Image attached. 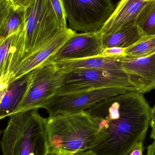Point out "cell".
Masks as SVG:
<instances>
[{
    "label": "cell",
    "mask_w": 155,
    "mask_h": 155,
    "mask_svg": "<svg viewBox=\"0 0 155 155\" xmlns=\"http://www.w3.org/2000/svg\"><path fill=\"white\" fill-rule=\"evenodd\" d=\"M86 111L98 125L90 150L98 155H128L137 143L144 141L152 116V108L136 91L108 97Z\"/></svg>",
    "instance_id": "obj_1"
},
{
    "label": "cell",
    "mask_w": 155,
    "mask_h": 155,
    "mask_svg": "<svg viewBox=\"0 0 155 155\" xmlns=\"http://www.w3.org/2000/svg\"><path fill=\"white\" fill-rule=\"evenodd\" d=\"M47 119L49 152L74 155L90 150L94 145L98 125L86 111L56 115Z\"/></svg>",
    "instance_id": "obj_2"
},
{
    "label": "cell",
    "mask_w": 155,
    "mask_h": 155,
    "mask_svg": "<svg viewBox=\"0 0 155 155\" xmlns=\"http://www.w3.org/2000/svg\"><path fill=\"white\" fill-rule=\"evenodd\" d=\"M1 142L3 155H47L49 152L47 118L38 109L10 117Z\"/></svg>",
    "instance_id": "obj_3"
},
{
    "label": "cell",
    "mask_w": 155,
    "mask_h": 155,
    "mask_svg": "<svg viewBox=\"0 0 155 155\" xmlns=\"http://www.w3.org/2000/svg\"><path fill=\"white\" fill-rule=\"evenodd\" d=\"M105 88L136 91L124 70H81L63 71L61 83L56 95Z\"/></svg>",
    "instance_id": "obj_4"
},
{
    "label": "cell",
    "mask_w": 155,
    "mask_h": 155,
    "mask_svg": "<svg viewBox=\"0 0 155 155\" xmlns=\"http://www.w3.org/2000/svg\"><path fill=\"white\" fill-rule=\"evenodd\" d=\"M62 29L50 0H33L25 8L24 59L52 39Z\"/></svg>",
    "instance_id": "obj_5"
},
{
    "label": "cell",
    "mask_w": 155,
    "mask_h": 155,
    "mask_svg": "<svg viewBox=\"0 0 155 155\" xmlns=\"http://www.w3.org/2000/svg\"><path fill=\"white\" fill-rule=\"evenodd\" d=\"M69 27L74 31H100L114 11L113 0H61Z\"/></svg>",
    "instance_id": "obj_6"
},
{
    "label": "cell",
    "mask_w": 155,
    "mask_h": 155,
    "mask_svg": "<svg viewBox=\"0 0 155 155\" xmlns=\"http://www.w3.org/2000/svg\"><path fill=\"white\" fill-rule=\"evenodd\" d=\"M30 73L28 88L13 115L23 111L43 108L57 95L61 86L63 71L52 62L47 61Z\"/></svg>",
    "instance_id": "obj_7"
},
{
    "label": "cell",
    "mask_w": 155,
    "mask_h": 155,
    "mask_svg": "<svg viewBox=\"0 0 155 155\" xmlns=\"http://www.w3.org/2000/svg\"><path fill=\"white\" fill-rule=\"evenodd\" d=\"M127 92L119 88H105L84 91L70 94L56 95L46 103L49 117L58 114H73L86 111L103 100Z\"/></svg>",
    "instance_id": "obj_8"
},
{
    "label": "cell",
    "mask_w": 155,
    "mask_h": 155,
    "mask_svg": "<svg viewBox=\"0 0 155 155\" xmlns=\"http://www.w3.org/2000/svg\"><path fill=\"white\" fill-rule=\"evenodd\" d=\"M98 32L75 33L48 61L78 60L100 56L104 51Z\"/></svg>",
    "instance_id": "obj_9"
},
{
    "label": "cell",
    "mask_w": 155,
    "mask_h": 155,
    "mask_svg": "<svg viewBox=\"0 0 155 155\" xmlns=\"http://www.w3.org/2000/svg\"><path fill=\"white\" fill-rule=\"evenodd\" d=\"M76 31L66 27L38 50L25 57L14 70L10 83L46 63Z\"/></svg>",
    "instance_id": "obj_10"
},
{
    "label": "cell",
    "mask_w": 155,
    "mask_h": 155,
    "mask_svg": "<svg viewBox=\"0 0 155 155\" xmlns=\"http://www.w3.org/2000/svg\"><path fill=\"white\" fill-rule=\"evenodd\" d=\"M122 67L136 91L143 94L155 88V54L142 57H119Z\"/></svg>",
    "instance_id": "obj_11"
},
{
    "label": "cell",
    "mask_w": 155,
    "mask_h": 155,
    "mask_svg": "<svg viewBox=\"0 0 155 155\" xmlns=\"http://www.w3.org/2000/svg\"><path fill=\"white\" fill-rule=\"evenodd\" d=\"M25 54V25L20 31L0 41V76L12 74Z\"/></svg>",
    "instance_id": "obj_12"
},
{
    "label": "cell",
    "mask_w": 155,
    "mask_h": 155,
    "mask_svg": "<svg viewBox=\"0 0 155 155\" xmlns=\"http://www.w3.org/2000/svg\"><path fill=\"white\" fill-rule=\"evenodd\" d=\"M147 2L144 0H120L108 21L98 33L101 36L116 31L136 19Z\"/></svg>",
    "instance_id": "obj_13"
},
{
    "label": "cell",
    "mask_w": 155,
    "mask_h": 155,
    "mask_svg": "<svg viewBox=\"0 0 155 155\" xmlns=\"http://www.w3.org/2000/svg\"><path fill=\"white\" fill-rule=\"evenodd\" d=\"M50 62V61H49ZM62 71L81 70H123L119 58L97 56L91 58L52 62Z\"/></svg>",
    "instance_id": "obj_14"
},
{
    "label": "cell",
    "mask_w": 155,
    "mask_h": 155,
    "mask_svg": "<svg viewBox=\"0 0 155 155\" xmlns=\"http://www.w3.org/2000/svg\"><path fill=\"white\" fill-rule=\"evenodd\" d=\"M30 79V72L9 83L0 104V120L13 114L24 96Z\"/></svg>",
    "instance_id": "obj_15"
},
{
    "label": "cell",
    "mask_w": 155,
    "mask_h": 155,
    "mask_svg": "<svg viewBox=\"0 0 155 155\" xmlns=\"http://www.w3.org/2000/svg\"><path fill=\"white\" fill-rule=\"evenodd\" d=\"M144 36L143 32L134 22L127 25L113 33L102 36L104 49L117 47L128 48Z\"/></svg>",
    "instance_id": "obj_16"
},
{
    "label": "cell",
    "mask_w": 155,
    "mask_h": 155,
    "mask_svg": "<svg viewBox=\"0 0 155 155\" xmlns=\"http://www.w3.org/2000/svg\"><path fill=\"white\" fill-rule=\"evenodd\" d=\"M25 25V8L14 6L0 28V41L17 32Z\"/></svg>",
    "instance_id": "obj_17"
},
{
    "label": "cell",
    "mask_w": 155,
    "mask_h": 155,
    "mask_svg": "<svg viewBox=\"0 0 155 155\" xmlns=\"http://www.w3.org/2000/svg\"><path fill=\"white\" fill-rule=\"evenodd\" d=\"M135 23L144 35H155V1L144 6L136 19Z\"/></svg>",
    "instance_id": "obj_18"
},
{
    "label": "cell",
    "mask_w": 155,
    "mask_h": 155,
    "mask_svg": "<svg viewBox=\"0 0 155 155\" xmlns=\"http://www.w3.org/2000/svg\"><path fill=\"white\" fill-rule=\"evenodd\" d=\"M126 56L142 57L155 54V35H144L130 47L125 50Z\"/></svg>",
    "instance_id": "obj_19"
},
{
    "label": "cell",
    "mask_w": 155,
    "mask_h": 155,
    "mask_svg": "<svg viewBox=\"0 0 155 155\" xmlns=\"http://www.w3.org/2000/svg\"><path fill=\"white\" fill-rule=\"evenodd\" d=\"M57 19L62 28L67 27L66 18L61 0H50Z\"/></svg>",
    "instance_id": "obj_20"
},
{
    "label": "cell",
    "mask_w": 155,
    "mask_h": 155,
    "mask_svg": "<svg viewBox=\"0 0 155 155\" xmlns=\"http://www.w3.org/2000/svg\"><path fill=\"white\" fill-rule=\"evenodd\" d=\"M14 6L9 0H0V28Z\"/></svg>",
    "instance_id": "obj_21"
},
{
    "label": "cell",
    "mask_w": 155,
    "mask_h": 155,
    "mask_svg": "<svg viewBox=\"0 0 155 155\" xmlns=\"http://www.w3.org/2000/svg\"><path fill=\"white\" fill-rule=\"evenodd\" d=\"M125 48L114 47L104 49L100 56L110 57V58H119L126 56Z\"/></svg>",
    "instance_id": "obj_22"
},
{
    "label": "cell",
    "mask_w": 155,
    "mask_h": 155,
    "mask_svg": "<svg viewBox=\"0 0 155 155\" xmlns=\"http://www.w3.org/2000/svg\"><path fill=\"white\" fill-rule=\"evenodd\" d=\"M10 80V77L8 75L0 76V104L7 90Z\"/></svg>",
    "instance_id": "obj_23"
},
{
    "label": "cell",
    "mask_w": 155,
    "mask_h": 155,
    "mask_svg": "<svg viewBox=\"0 0 155 155\" xmlns=\"http://www.w3.org/2000/svg\"><path fill=\"white\" fill-rule=\"evenodd\" d=\"M144 142V141H141L137 143L128 155H144L143 154Z\"/></svg>",
    "instance_id": "obj_24"
},
{
    "label": "cell",
    "mask_w": 155,
    "mask_h": 155,
    "mask_svg": "<svg viewBox=\"0 0 155 155\" xmlns=\"http://www.w3.org/2000/svg\"><path fill=\"white\" fill-rule=\"evenodd\" d=\"M33 0H12L11 2L15 7L26 8L31 5Z\"/></svg>",
    "instance_id": "obj_25"
},
{
    "label": "cell",
    "mask_w": 155,
    "mask_h": 155,
    "mask_svg": "<svg viewBox=\"0 0 155 155\" xmlns=\"http://www.w3.org/2000/svg\"><path fill=\"white\" fill-rule=\"evenodd\" d=\"M150 125L152 128L151 130V134H150V137L151 138L155 140V116L151 117V120H150Z\"/></svg>",
    "instance_id": "obj_26"
},
{
    "label": "cell",
    "mask_w": 155,
    "mask_h": 155,
    "mask_svg": "<svg viewBox=\"0 0 155 155\" xmlns=\"http://www.w3.org/2000/svg\"><path fill=\"white\" fill-rule=\"evenodd\" d=\"M146 155H155V142L154 141L147 147V153Z\"/></svg>",
    "instance_id": "obj_27"
},
{
    "label": "cell",
    "mask_w": 155,
    "mask_h": 155,
    "mask_svg": "<svg viewBox=\"0 0 155 155\" xmlns=\"http://www.w3.org/2000/svg\"><path fill=\"white\" fill-rule=\"evenodd\" d=\"M155 116V104L154 105L153 107L152 108V116L154 117Z\"/></svg>",
    "instance_id": "obj_28"
},
{
    "label": "cell",
    "mask_w": 155,
    "mask_h": 155,
    "mask_svg": "<svg viewBox=\"0 0 155 155\" xmlns=\"http://www.w3.org/2000/svg\"><path fill=\"white\" fill-rule=\"evenodd\" d=\"M84 155H98L97 154L95 153H94L93 152H92V151H90V152H87V153L85 154Z\"/></svg>",
    "instance_id": "obj_29"
},
{
    "label": "cell",
    "mask_w": 155,
    "mask_h": 155,
    "mask_svg": "<svg viewBox=\"0 0 155 155\" xmlns=\"http://www.w3.org/2000/svg\"><path fill=\"white\" fill-rule=\"evenodd\" d=\"M47 155H64L56 153H52V152H49Z\"/></svg>",
    "instance_id": "obj_30"
},
{
    "label": "cell",
    "mask_w": 155,
    "mask_h": 155,
    "mask_svg": "<svg viewBox=\"0 0 155 155\" xmlns=\"http://www.w3.org/2000/svg\"><path fill=\"white\" fill-rule=\"evenodd\" d=\"M144 1L147 2H154L155 0H144Z\"/></svg>",
    "instance_id": "obj_31"
},
{
    "label": "cell",
    "mask_w": 155,
    "mask_h": 155,
    "mask_svg": "<svg viewBox=\"0 0 155 155\" xmlns=\"http://www.w3.org/2000/svg\"><path fill=\"white\" fill-rule=\"evenodd\" d=\"M1 134H2V131L0 130V136H1Z\"/></svg>",
    "instance_id": "obj_32"
},
{
    "label": "cell",
    "mask_w": 155,
    "mask_h": 155,
    "mask_svg": "<svg viewBox=\"0 0 155 155\" xmlns=\"http://www.w3.org/2000/svg\"><path fill=\"white\" fill-rule=\"evenodd\" d=\"M9 1H11H11H12V0H9Z\"/></svg>",
    "instance_id": "obj_33"
}]
</instances>
